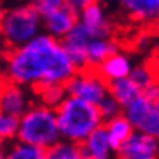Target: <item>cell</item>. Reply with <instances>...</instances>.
<instances>
[{"mask_svg": "<svg viewBox=\"0 0 159 159\" xmlns=\"http://www.w3.org/2000/svg\"><path fill=\"white\" fill-rule=\"evenodd\" d=\"M3 70L7 80L33 91L52 84H65L76 71L62 41L49 33H41L26 44L10 49Z\"/></svg>", "mask_w": 159, "mask_h": 159, "instance_id": "cell-1", "label": "cell"}, {"mask_svg": "<svg viewBox=\"0 0 159 159\" xmlns=\"http://www.w3.org/2000/svg\"><path fill=\"white\" fill-rule=\"evenodd\" d=\"M55 112L62 140H68L78 144L104 124V119L96 104L86 102L70 94L55 109Z\"/></svg>", "mask_w": 159, "mask_h": 159, "instance_id": "cell-2", "label": "cell"}, {"mask_svg": "<svg viewBox=\"0 0 159 159\" xmlns=\"http://www.w3.org/2000/svg\"><path fill=\"white\" fill-rule=\"evenodd\" d=\"M18 141L49 149L62 140L57 112L54 107L36 101L33 106L20 117Z\"/></svg>", "mask_w": 159, "mask_h": 159, "instance_id": "cell-3", "label": "cell"}, {"mask_svg": "<svg viewBox=\"0 0 159 159\" xmlns=\"http://www.w3.org/2000/svg\"><path fill=\"white\" fill-rule=\"evenodd\" d=\"M44 28L42 15L33 3L20 5L5 11L0 34L10 49L20 47L34 39Z\"/></svg>", "mask_w": 159, "mask_h": 159, "instance_id": "cell-4", "label": "cell"}, {"mask_svg": "<svg viewBox=\"0 0 159 159\" xmlns=\"http://www.w3.org/2000/svg\"><path fill=\"white\" fill-rule=\"evenodd\" d=\"M65 88L70 96H75L91 104H99L107 94H109V81L99 73L96 68H84L76 70Z\"/></svg>", "mask_w": 159, "mask_h": 159, "instance_id": "cell-5", "label": "cell"}, {"mask_svg": "<svg viewBox=\"0 0 159 159\" xmlns=\"http://www.w3.org/2000/svg\"><path fill=\"white\" fill-rule=\"evenodd\" d=\"M124 114L132 122L135 132H141L159 140V107L156 102L141 94L125 107Z\"/></svg>", "mask_w": 159, "mask_h": 159, "instance_id": "cell-6", "label": "cell"}, {"mask_svg": "<svg viewBox=\"0 0 159 159\" xmlns=\"http://www.w3.org/2000/svg\"><path fill=\"white\" fill-rule=\"evenodd\" d=\"M33 94L34 91L31 88L5 78V81L0 84V111L21 117L33 106V98H36Z\"/></svg>", "mask_w": 159, "mask_h": 159, "instance_id": "cell-7", "label": "cell"}, {"mask_svg": "<svg viewBox=\"0 0 159 159\" xmlns=\"http://www.w3.org/2000/svg\"><path fill=\"white\" fill-rule=\"evenodd\" d=\"M78 23L81 25L91 38H111L112 36V21L106 13L102 3L94 0L86 8L80 11Z\"/></svg>", "mask_w": 159, "mask_h": 159, "instance_id": "cell-8", "label": "cell"}, {"mask_svg": "<svg viewBox=\"0 0 159 159\" xmlns=\"http://www.w3.org/2000/svg\"><path fill=\"white\" fill-rule=\"evenodd\" d=\"M91 39L93 38L89 36V33L80 23L62 39V46L76 70H84L89 67L88 65V44Z\"/></svg>", "mask_w": 159, "mask_h": 159, "instance_id": "cell-9", "label": "cell"}, {"mask_svg": "<svg viewBox=\"0 0 159 159\" xmlns=\"http://www.w3.org/2000/svg\"><path fill=\"white\" fill-rule=\"evenodd\" d=\"M117 159H159V140L135 132L117 151Z\"/></svg>", "mask_w": 159, "mask_h": 159, "instance_id": "cell-10", "label": "cell"}, {"mask_svg": "<svg viewBox=\"0 0 159 159\" xmlns=\"http://www.w3.org/2000/svg\"><path fill=\"white\" fill-rule=\"evenodd\" d=\"M78 20H80V13L65 3L59 7L57 10L42 16L46 33H49L50 36H54V38L60 41L78 25Z\"/></svg>", "mask_w": 159, "mask_h": 159, "instance_id": "cell-11", "label": "cell"}, {"mask_svg": "<svg viewBox=\"0 0 159 159\" xmlns=\"http://www.w3.org/2000/svg\"><path fill=\"white\" fill-rule=\"evenodd\" d=\"M128 20L144 26L159 25V0H119Z\"/></svg>", "mask_w": 159, "mask_h": 159, "instance_id": "cell-12", "label": "cell"}, {"mask_svg": "<svg viewBox=\"0 0 159 159\" xmlns=\"http://www.w3.org/2000/svg\"><path fill=\"white\" fill-rule=\"evenodd\" d=\"M80 149L84 159H112L117 151L112 148L104 124L98 127L84 141L80 143Z\"/></svg>", "mask_w": 159, "mask_h": 159, "instance_id": "cell-13", "label": "cell"}, {"mask_svg": "<svg viewBox=\"0 0 159 159\" xmlns=\"http://www.w3.org/2000/svg\"><path fill=\"white\" fill-rule=\"evenodd\" d=\"M135 67L132 59L122 50H117L115 54L109 55L107 59L96 67V70L102 75L107 81H114V80H119V78H127L132 73V68Z\"/></svg>", "mask_w": 159, "mask_h": 159, "instance_id": "cell-14", "label": "cell"}, {"mask_svg": "<svg viewBox=\"0 0 159 159\" xmlns=\"http://www.w3.org/2000/svg\"><path fill=\"white\" fill-rule=\"evenodd\" d=\"M104 127L107 130L111 144L115 151H119L127 143V140L130 136L135 133V128L132 125V122L128 120V117L125 114H120V115H117V117H114L111 120H106Z\"/></svg>", "mask_w": 159, "mask_h": 159, "instance_id": "cell-15", "label": "cell"}, {"mask_svg": "<svg viewBox=\"0 0 159 159\" xmlns=\"http://www.w3.org/2000/svg\"><path fill=\"white\" fill-rule=\"evenodd\" d=\"M109 94H112L125 109L128 104H132L136 98L143 94V91L132 78L127 76V78L114 80V81L109 83Z\"/></svg>", "mask_w": 159, "mask_h": 159, "instance_id": "cell-16", "label": "cell"}, {"mask_svg": "<svg viewBox=\"0 0 159 159\" xmlns=\"http://www.w3.org/2000/svg\"><path fill=\"white\" fill-rule=\"evenodd\" d=\"M117 50H120L119 44L111 38H93L88 44V65L91 68H96Z\"/></svg>", "mask_w": 159, "mask_h": 159, "instance_id": "cell-17", "label": "cell"}, {"mask_svg": "<svg viewBox=\"0 0 159 159\" xmlns=\"http://www.w3.org/2000/svg\"><path fill=\"white\" fill-rule=\"evenodd\" d=\"M34 96L39 102L57 109L65 101V98L68 96V93H67L65 84H52V86H46V88L34 91Z\"/></svg>", "mask_w": 159, "mask_h": 159, "instance_id": "cell-18", "label": "cell"}, {"mask_svg": "<svg viewBox=\"0 0 159 159\" xmlns=\"http://www.w3.org/2000/svg\"><path fill=\"white\" fill-rule=\"evenodd\" d=\"M5 159H47V153L44 148L16 141L7 149Z\"/></svg>", "mask_w": 159, "mask_h": 159, "instance_id": "cell-19", "label": "cell"}, {"mask_svg": "<svg viewBox=\"0 0 159 159\" xmlns=\"http://www.w3.org/2000/svg\"><path fill=\"white\" fill-rule=\"evenodd\" d=\"M47 159H84L80 149V144L68 141V140H60L54 146L46 149Z\"/></svg>", "mask_w": 159, "mask_h": 159, "instance_id": "cell-20", "label": "cell"}, {"mask_svg": "<svg viewBox=\"0 0 159 159\" xmlns=\"http://www.w3.org/2000/svg\"><path fill=\"white\" fill-rule=\"evenodd\" d=\"M20 117L0 111V138L2 140H13L18 136Z\"/></svg>", "mask_w": 159, "mask_h": 159, "instance_id": "cell-21", "label": "cell"}, {"mask_svg": "<svg viewBox=\"0 0 159 159\" xmlns=\"http://www.w3.org/2000/svg\"><path fill=\"white\" fill-rule=\"evenodd\" d=\"M98 107H99V112H101V115H102L104 122L117 117V115H120V114H124V107H122V104L112 94H107L98 104Z\"/></svg>", "mask_w": 159, "mask_h": 159, "instance_id": "cell-22", "label": "cell"}, {"mask_svg": "<svg viewBox=\"0 0 159 159\" xmlns=\"http://www.w3.org/2000/svg\"><path fill=\"white\" fill-rule=\"evenodd\" d=\"M130 78H132L133 81L140 86L141 91H143V89H146L151 83H154V81H156V78H154V75H153V71H151V68L146 67V65H135V67L132 68Z\"/></svg>", "mask_w": 159, "mask_h": 159, "instance_id": "cell-23", "label": "cell"}, {"mask_svg": "<svg viewBox=\"0 0 159 159\" xmlns=\"http://www.w3.org/2000/svg\"><path fill=\"white\" fill-rule=\"evenodd\" d=\"M63 3H65V0H33V5L38 8V11L42 16L50 13V11H54V10H57Z\"/></svg>", "mask_w": 159, "mask_h": 159, "instance_id": "cell-24", "label": "cell"}, {"mask_svg": "<svg viewBox=\"0 0 159 159\" xmlns=\"http://www.w3.org/2000/svg\"><path fill=\"white\" fill-rule=\"evenodd\" d=\"M143 96H146L149 101L157 104L159 102V81L151 83L146 89H143Z\"/></svg>", "mask_w": 159, "mask_h": 159, "instance_id": "cell-25", "label": "cell"}, {"mask_svg": "<svg viewBox=\"0 0 159 159\" xmlns=\"http://www.w3.org/2000/svg\"><path fill=\"white\" fill-rule=\"evenodd\" d=\"M91 2H94V0H65V5H68L70 8H73L75 11H81L83 8H86Z\"/></svg>", "mask_w": 159, "mask_h": 159, "instance_id": "cell-26", "label": "cell"}, {"mask_svg": "<svg viewBox=\"0 0 159 159\" xmlns=\"http://www.w3.org/2000/svg\"><path fill=\"white\" fill-rule=\"evenodd\" d=\"M8 50H10L8 44H7L5 39L2 38V34H0V62H5L7 54H8Z\"/></svg>", "mask_w": 159, "mask_h": 159, "instance_id": "cell-27", "label": "cell"}, {"mask_svg": "<svg viewBox=\"0 0 159 159\" xmlns=\"http://www.w3.org/2000/svg\"><path fill=\"white\" fill-rule=\"evenodd\" d=\"M7 156V148H5V140L0 138V159H5Z\"/></svg>", "mask_w": 159, "mask_h": 159, "instance_id": "cell-28", "label": "cell"}, {"mask_svg": "<svg viewBox=\"0 0 159 159\" xmlns=\"http://www.w3.org/2000/svg\"><path fill=\"white\" fill-rule=\"evenodd\" d=\"M3 81H5V70H3V67H0V84Z\"/></svg>", "mask_w": 159, "mask_h": 159, "instance_id": "cell-29", "label": "cell"}, {"mask_svg": "<svg viewBox=\"0 0 159 159\" xmlns=\"http://www.w3.org/2000/svg\"><path fill=\"white\" fill-rule=\"evenodd\" d=\"M3 16H5V10L2 8V5H0V26H2V21H3Z\"/></svg>", "mask_w": 159, "mask_h": 159, "instance_id": "cell-30", "label": "cell"}, {"mask_svg": "<svg viewBox=\"0 0 159 159\" xmlns=\"http://www.w3.org/2000/svg\"><path fill=\"white\" fill-rule=\"evenodd\" d=\"M157 107H159V102H157Z\"/></svg>", "mask_w": 159, "mask_h": 159, "instance_id": "cell-31", "label": "cell"}]
</instances>
